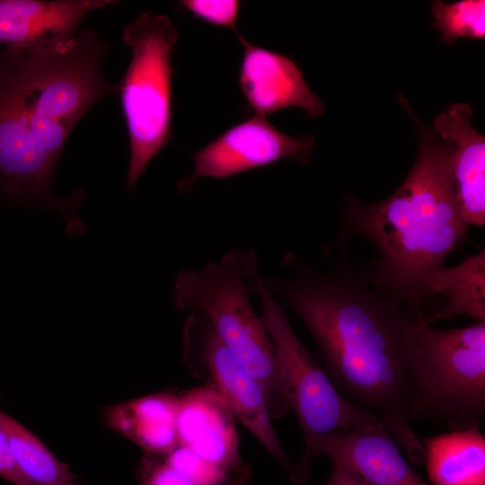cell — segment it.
I'll use <instances>...</instances> for the list:
<instances>
[{
  "instance_id": "obj_12",
  "label": "cell",
  "mask_w": 485,
  "mask_h": 485,
  "mask_svg": "<svg viewBox=\"0 0 485 485\" xmlns=\"http://www.w3.org/2000/svg\"><path fill=\"white\" fill-rule=\"evenodd\" d=\"M236 36L243 48L238 84L253 114L265 116L288 107L300 108L309 117L323 114L322 101L293 60L254 46L239 32Z\"/></svg>"
},
{
  "instance_id": "obj_1",
  "label": "cell",
  "mask_w": 485,
  "mask_h": 485,
  "mask_svg": "<svg viewBox=\"0 0 485 485\" xmlns=\"http://www.w3.org/2000/svg\"><path fill=\"white\" fill-rule=\"evenodd\" d=\"M295 270L289 278H263L265 286L305 324L340 394L377 417L414 464L423 463L425 448L410 423L418 394L414 313L351 272Z\"/></svg>"
},
{
  "instance_id": "obj_3",
  "label": "cell",
  "mask_w": 485,
  "mask_h": 485,
  "mask_svg": "<svg viewBox=\"0 0 485 485\" xmlns=\"http://www.w3.org/2000/svg\"><path fill=\"white\" fill-rule=\"evenodd\" d=\"M419 137L416 161L401 187L385 200L366 204L347 198V229L366 237L379 252L373 284L419 309L426 301V280L442 269L448 253L465 239L453 177V142L442 139L398 93Z\"/></svg>"
},
{
  "instance_id": "obj_13",
  "label": "cell",
  "mask_w": 485,
  "mask_h": 485,
  "mask_svg": "<svg viewBox=\"0 0 485 485\" xmlns=\"http://www.w3.org/2000/svg\"><path fill=\"white\" fill-rule=\"evenodd\" d=\"M111 0H0V45L20 49L60 48L71 43L90 13Z\"/></svg>"
},
{
  "instance_id": "obj_20",
  "label": "cell",
  "mask_w": 485,
  "mask_h": 485,
  "mask_svg": "<svg viewBox=\"0 0 485 485\" xmlns=\"http://www.w3.org/2000/svg\"><path fill=\"white\" fill-rule=\"evenodd\" d=\"M165 462L195 485H230L227 475L187 447L178 445Z\"/></svg>"
},
{
  "instance_id": "obj_23",
  "label": "cell",
  "mask_w": 485,
  "mask_h": 485,
  "mask_svg": "<svg viewBox=\"0 0 485 485\" xmlns=\"http://www.w3.org/2000/svg\"><path fill=\"white\" fill-rule=\"evenodd\" d=\"M0 477L14 485H31L17 467L6 439L0 427Z\"/></svg>"
},
{
  "instance_id": "obj_5",
  "label": "cell",
  "mask_w": 485,
  "mask_h": 485,
  "mask_svg": "<svg viewBox=\"0 0 485 485\" xmlns=\"http://www.w3.org/2000/svg\"><path fill=\"white\" fill-rule=\"evenodd\" d=\"M179 31L164 14L146 12L123 31L131 60L118 84L129 139L127 189L135 190L172 134V52Z\"/></svg>"
},
{
  "instance_id": "obj_9",
  "label": "cell",
  "mask_w": 485,
  "mask_h": 485,
  "mask_svg": "<svg viewBox=\"0 0 485 485\" xmlns=\"http://www.w3.org/2000/svg\"><path fill=\"white\" fill-rule=\"evenodd\" d=\"M314 145L313 136L291 137L265 116L253 114L197 151L192 172L178 182L177 189L185 193L202 178L225 179L286 158L306 164Z\"/></svg>"
},
{
  "instance_id": "obj_14",
  "label": "cell",
  "mask_w": 485,
  "mask_h": 485,
  "mask_svg": "<svg viewBox=\"0 0 485 485\" xmlns=\"http://www.w3.org/2000/svg\"><path fill=\"white\" fill-rule=\"evenodd\" d=\"M470 103L456 102L433 121L434 133L453 142V177L456 199L468 225L485 223V138L472 124Z\"/></svg>"
},
{
  "instance_id": "obj_2",
  "label": "cell",
  "mask_w": 485,
  "mask_h": 485,
  "mask_svg": "<svg viewBox=\"0 0 485 485\" xmlns=\"http://www.w3.org/2000/svg\"><path fill=\"white\" fill-rule=\"evenodd\" d=\"M109 49L91 28L60 48H0V204L55 210L69 235L84 232L78 216L84 193L60 198L53 178L77 123L118 93L102 74Z\"/></svg>"
},
{
  "instance_id": "obj_7",
  "label": "cell",
  "mask_w": 485,
  "mask_h": 485,
  "mask_svg": "<svg viewBox=\"0 0 485 485\" xmlns=\"http://www.w3.org/2000/svg\"><path fill=\"white\" fill-rule=\"evenodd\" d=\"M251 289L259 295L260 318L276 350L281 392L289 409L295 411L303 431V455L318 438L382 422L340 394L295 333L282 307L265 286L259 264L251 271Z\"/></svg>"
},
{
  "instance_id": "obj_24",
  "label": "cell",
  "mask_w": 485,
  "mask_h": 485,
  "mask_svg": "<svg viewBox=\"0 0 485 485\" xmlns=\"http://www.w3.org/2000/svg\"><path fill=\"white\" fill-rule=\"evenodd\" d=\"M326 485H370L346 464L332 461V471Z\"/></svg>"
},
{
  "instance_id": "obj_4",
  "label": "cell",
  "mask_w": 485,
  "mask_h": 485,
  "mask_svg": "<svg viewBox=\"0 0 485 485\" xmlns=\"http://www.w3.org/2000/svg\"><path fill=\"white\" fill-rule=\"evenodd\" d=\"M258 262L251 251H231L219 262L181 270L173 301L179 310L204 314L244 370L260 384L271 419L289 410L279 384L274 345L249 300L251 274Z\"/></svg>"
},
{
  "instance_id": "obj_17",
  "label": "cell",
  "mask_w": 485,
  "mask_h": 485,
  "mask_svg": "<svg viewBox=\"0 0 485 485\" xmlns=\"http://www.w3.org/2000/svg\"><path fill=\"white\" fill-rule=\"evenodd\" d=\"M484 273V250L454 268L433 271L426 280L427 297L440 294L446 303L428 322L450 319L459 314L485 321Z\"/></svg>"
},
{
  "instance_id": "obj_15",
  "label": "cell",
  "mask_w": 485,
  "mask_h": 485,
  "mask_svg": "<svg viewBox=\"0 0 485 485\" xmlns=\"http://www.w3.org/2000/svg\"><path fill=\"white\" fill-rule=\"evenodd\" d=\"M179 396L169 392L147 395L112 407L110 427L151 454L167 455L178 445Z\"/></svg>"
},
{
  "instance_id": "obj_16",
  "label": "cell",
  "mask_w": 485,
  "mask_h": 485,
  "mask_svg": "<svg viewBox=\"0 0 485 485\" xmlns=\"http://www.w3.org/2000/svg\"><path fill=\"white\" fill-rule=\"evenodd\" d=\"M419 439L434 485H485V437L480 428Z\"/></svg>"
},
{
  "instance_id": "obj_21",
  "label": "cell",
  "mask_w": 485,
  "mask_h": 485,
  "mask_svg": "<svg viewBox=\"0 0 485 485\" xmlns=\"http://www.w3.org/2000/svg\"><path fill=\"white\" fill-rule=\"evenodd\" d=\"M180 9L213 26L226 28L235 34L241 3L234 0H183Z\"/></svg>"
},
{
  "instance_id": "obj_22",
  "label": "cell",
  "mask_w": 485,
  "mask_h": 485,
  "mask_svg": "<svg viewBox=\"0 0 485 485\" xmlns=\"http://www.w3.org/2000/svg\"><path fill=\"white\" fill-rule=\"evenodd\" d=\"M142 485H195L191 481L163 462L148 458L140 470Z\"/></svg>"
},
{
  "instance_id": "obj_8",
  "label": "cell",
  "mask_w": 485,
  "mask_h": 485,
  "mask_svg": "<svg viewBox=\"0 0 485 485\" xmlns=\"http://www.w3.org/2000/svg\"><path fill=\"white\" fill-rule=\"evenodd\" d=\"M182 356L191 374L207 381L225 401L234 417L284 468L290 460L271 424L266 396L223 342L209 320L190 313L182 331Z\"/></svg>"
},
{
  "instance_id": "obj_19",
  "label": "cell",
  "mask_w": 485,
  "mask_h": 485,
  "mask_svg": "<svg viewBox=\"0 0 485 485\" xmlns=\"http://www.w3.org/2000/svg\"><path fill=\"white\" fill-rule=\"evenodd\" d=\"M432 28L440 31V40L452 45L460 38L482 40L485 38V1H432Z\"/></svg>"
},
{
  "instance_id": "obj_10",
  "label": "cell",
  "mask_w": 485,
  "mask_h": 485,
  "mask_svg": "<svg viewBox=\"0 0 485 485\" xmlns=\"http://www.w3.org/2000/svg\"><path fill=\"white\" fill-rule=\"evenodd\" d=\"M399 448L382 422L318 438L302 455L291 480L295 484L304 483L311 460L322 454L346 464L370 485H428L405 461Z\"/></svg>"
},
{
  "instance_id": "obj_18",
  "label": "cell",
  "mask_w": 485,
  "mask_h": 485,
  "mask_svg": "<svg viewBox=\"0 0 485 485\" xmlns=\"http://www.w3.org/2000/svg\"><path fill=\"white\" fill-rule=\"evenodd\" d=\"M0 427L17 467L31 485H75L68 466L34 434L1 410Z\"/></svg>"
},
{
  "instance_id": "obj_11",
  "label": "cell",
  "mask_w": 485,
  "mask_h": 485,
  "mask_svg": "<svg viewBox=\"0 0 485 485\" xmlns=\"http://www.w3.org/2000/svg\"><path fill=\"white\" fill-rule=\"evenodd\" d=\"M234 418L223 397L210 386L179 396V445L221 469L230 485H241L248 477V468L239 454Z\"/></svg>"
},
{
  "instance_id": "obj_6",
  "label": "cell",
  "mask_w": 485,
  "mask_h": 485,
  "mask_svg": "<svg viewBox=\"0 0 485 485\" xmlns=\"http://www.w3.org/2000/svg\"><path fill=\"white\" fill-rule=\"evenodd\" d=\"M418 380L416 419L478 428L485 412V321L441 330L417 309L411 323Z\"/></svg>"
}]
</instances>
